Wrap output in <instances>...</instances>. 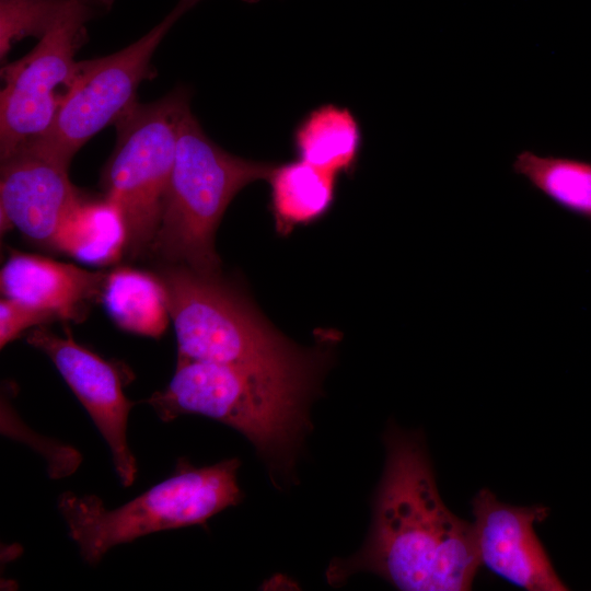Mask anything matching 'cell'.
I'll return each instance as SVG.
<instances>
[{
  "label": "cell",
  "mask_w": 591,
  "mask_h": 591,
  "mask_svg": "<svg viewBox=\"0 0 591 591\" xmlns=\"http://www.w3.org/2000/svg\"><path fill=\"white\" fill-rule=\"evenodd\" d=\"M383 442L367 538L355 554L329 563L328 584L364 571L402 591L470 590L480 566L474 525L444 505L422 432L390 422Z\"/></svg>",
  "instance_id": "obj_1"
},
{
  "label": "cell",
  "mask_w": 591,
  "mask_h": 591,
  "mask_svg": "<svg viewBox=\"0 0 591 591\" xmlns=\"http://www.w3.org/2000/svg\"><path fill=\"white\" fill-rule=\"evenodd\" d=\"M328 366L299 369L177 360L174 375L146 402L162 421L201 415L237 430L255 447L276 487L294 480L312 429L309 405Z\"/></svg>",
  "instance_id": "obj_2"
},
{
  "label": "cell",
  "mask_w": 591,
  "mask_h": 591,
  "mask_svg": "<svg viewBox=\"0 0 591 591\" xmlns=\"http://www.w3.org/2000/svg\"><path fill=\"white\" fill-rule=\"evenodd\" d=\"M173 323L177 360L299 369L329 366L332 337L301 348L277 332L221 273L163 264L155 273Z\"/></svg>",
  "instance_id": "obj_3"
},
{
  "label": "cell",
  "mask_w": 591,
  "mask_h": 591,
  "mask_svg": "<svg viewBox=\"0 0 591 591\" xmlns=\"http://www.w3.org/2000/svg\"><path fill=\"white\" fill-rule=\"evenodd\" d=\"M275 163L232 154L210 139L190 108L181 121L176 155L150 253L165 264L217 274L215 236L234 197L267 179Z\"/></svg>",
  "instance_id": "obj_4"
},
{
  "label": "cell",
  "mask_w": 591,
  "mask_h": 591,
  "mask_svg": "<svg viewBox=\"0 0 591 591\" xmlns=\"http://www.w3.org/2000/svg\"><path fill=\"white\" fill-rule=\"evenodd\" d=\"M240 465L235 457L201 467L181 459L171 477L116 509H106L96 496L65 491L58 510L84 561L95 565L114 546L159 531L206 526L210 518L239 505Z\"/></svg>",
  "instance_id": "obj_5"
},
{
  "label": "cell",
  "mask_w": 591,
  "mask_h": 591,
  "mask_svg": "<svg viewBox=\"0 0 591 591\" xmlns=\"http://www.w3.org/2000/svg\"><path fill=\"white\" fill-rule=\"evenodd\" d=\"M189 92L177 88L162 99L136 103L115 124L117 139L105 164L104 196L120 209L127 230L125 255L150 253L164 209L181 121Z\"/></svg>",
  "instance_id": "obj_6"
},
{
  "label": "cell",
  "mask_w": 591,
  "mask_h": 591,
  "mask_svg": "<svg viewBox=\"0 0 591 591\" xmlns=\"http://www.w3.org/2000/svg\"><path fill=\"white\" fill-rule=\"evenodd\" d=\"M112 0H66L50 28L21 59L1 69L0 157L44 137L70 86L85 24Z\"/></svg>",
  "instance_id": "obj_7"
},
{
  "label": "cell",
  "mask_w": 591,
  "mask_h": 591,
  "mask_svg": "<svg viewBox=\"0 0 591 591\" xmlns=\"http://www.w3.org/2000/svg\"><path fill=\"white\" fill-rule=\"evenodd\" d=\"M186 11L178 2L158 25L127 47L105 57L78 61L50 129L26 146L69 165L92 137L115 125L137 103L140 83L153 76L154 51Z\"/></svg>",
  "instance_id": "obj_8"
},
{
  "label": "cell",
  "mask_w": 591,
  "mask_h": 591,
  "mask_svg": "<svg viewBox=\"0 0 591 591\" xmlns=\"http://www.w3.org/2000/svg\"><path fill=\"white\" fill-rule=\"evenodd\" d=\"M26 341L53 361L109 447L120 483L130 486L137 462L127 438L134 402L123 390L126 375L117 364L78 344L69 332L59 336L42 325L30 329Z\"/></svg>",
  "instance_id": "obj_9"
},
{
  "label": "cell",
  "mask_w": 591,
  "mask_h": 591,
  "mask_svg": "<svg viewBox=\"0 0 591 591\" xmlns=\"http://www.w3.org/2000/svg\"><path fill=\"white\" fill-rule=\"evenodd\" d=\"M472 512L480 565L528 591L568 590L534 530L547 518V507L505 503L483 488L472 499Z\"/></svg>",
  "instance_id": "obj_10"
},
{
  "label": "cell",
  "mask_w": 591,
  "mask_h": 591,
  "mask_svg": "<svg viewBox=\"0 0 591 591\" xmlns=\"http://www.w3.org/2000/svg\"><path fill=\"white\" fill-rule=\"evenodd\" d=\"M69 165L24 146L1 160V234L16 229L27 241L55 248L58 232L82 197Z\"/></svg>",
  "instance_id": "obj_11"
},
{
  "label": "cell",
  "mask_w": 591,
  "mask_h": 591,
  "mask_svg": "<svg viewBox=\"0 0 591 591\" xmlns=\"http://www.w3.org/2000/svg\"><path fill=\"white\" fill-rule=\"evenodd\" d=\"M106 275L12 250L0 270V290L2 297L37 309L55 322L81 323L92 304L101 301Z\"/></svg>",
  "instance_id": "obj_12"
},
{
  "label": "cell",
  "mask_w": 591,
  "mask_h": 591,
  "mask_svg": "<svg viewBox=\"0 0 591 591\" xmlns=\"http://www.w3.org/2000/svg\"><path fill=\"white\" fill-rule=\"evenodd\" d=\"M291 144L298 159L338 176L349 175L359 162L363 131L349 107L323 103L296 124Z\"/></svg>",
  "instance_id": "obj_13"
},
{
  "label": "cell",
  "mask_w": 591,
  "mask_h": 591,
  "mask_svg": "<svg viewBox=\"0 0 591 591\" xmlns=\"http://www.w3.org/2000/svg\"><path fill=\"white\" fill-rule=\"evenodd\" d=\"M337 177L300 159L275 163L266 181L277 233L289 235L326 216L335 202Z\"/></svg>",
  "instance_id": "obj_14"
},
{
  "label": "cell",
  "mask_w": 591,
  "mask_h": 591,
  "mask_svg": "<svg viewBox=\"0 0 591 591\" xmlns=\"http://www.w3.org/2000/svg\"><path fill=\"white\" fill-rule=\"evenodd\" d=\"M126 245L127 230L118 206L104 195H82L63 221L54 250L85 264L106 266L121 258Z\"/></svg>",
  "instance_id": "obj_15"
},
{
  "label": "cell",
  "mask_w": 591,
  "mask_h": 591,
  "mask_svg": "<svg viewBox=\"0 0 591 591\" xmlns=\"http://www.w3.org/2000/svg\"><path fill=\"white\" fill-rule=\"evenodd\" d=\"M101 302L120 329L136 335L158 339L171 320L165 291L155 273L114 268L106 275Z\"/></svg>",
  "instance_id": "obj_16"
},
{
  "label": "cell",
  "mask_w": 591,
  "mask_h": 591,
  "mask_svg": "<svg viewBox=\"0 0 591 591\" xmlns=\"http://www.w3.org/2000/svg\"><path fill=\"white\" fill-rule=\"evenodd\" d=\"M513 167L554 202L591 220V163L524 151Z\"/></svg>",
  "instance_id": "obj_17"
},
{
  "label": "cell",
  "mask_w": 591,
  "mask_h": 591,
  "mask_svg": "<svg viewBox=\"0 0 591 591\" xmlns=\"http://www.w3.org/2000/svg\"><path fill=\"white\" fill-rule=\"evenodd\" d=\"M66 0H0V54L26 36L38 39L50 28Z\"/></svg>",
  "instance_id": "obj_18"
},
{
  "label": "cell",
  "mask_w": 591,
  "mask_h": 591,
  "mask_svg": "<svg viewBox=\"0 0 591 591\" xmlns=\"http://www.w3.org/2000/svg\"><path fill=\"white\" fill-rule=\"evenodd\" d=\"M55 322L48 314L9 298L0 301V347L18 339L25 331Z\"/></svg>",
  "instance_id": "obj_19"
},
{
  "label": "cell",
  "mask_w": 591,
  "mask_h": 591,
  "mask_svg": "<svg viewBox=\"0 0 591 591\" xmlns=\"http://www.w3.org/2000/svg\"><path fill=\"white\" fill-rule=\"evenodd\" d=\"M200 0H179L188 10L194 7Z\"/></svg>",
  "instance_id": "obj_20"
}]
</instances>
